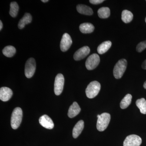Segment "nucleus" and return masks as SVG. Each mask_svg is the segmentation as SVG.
I'll list each match as a JSON object with an SVG mask.
<instances>
[{
	"label": "nucleus",
	"instance_id": "f257e3e1",
	"mask_svg": "<svg viewBox=\"0 0 146 146\" xmlns=\"http://www.w3.org/2000/svg\"><path fill=\"white\" fill-rule=\"evenodd\" d=\"M97 128L100 131H103L107 128L110 122L111 116L110 114L106 112L102 113L101 115H97Z\"/></svg>",
	"mask_w": 146,
	"mask_h": 146
},
{
	"label": "nucleus",
	"instance_id": "f03ea898",
	"mask_svg": "<svg viewBox=\"0 0 146 146\" xmlns=\"http://www.w3.org/2000/svg\"><path fill=\"white\" fill-rule=\"evenodd\" d=\"M23 116V111L21 108L17 107L13 110L11 119V125L13 129H17L20 126Z\"/></svg>",
	"mask_w": 146,
	"mask_h": 146
},
{
	"label": "nucleus",
	"instance_id": "7ed1b4c3",
	"mask_svg": "<svg viewBox=\"0 0 146 146\" xmlns=\"http://www.w3.org/2000/svg\"><path fill=\"white\" fill-rule=\"evenodd\" d=\"M127 62L126 60L121 59L116 63L113 70V75L116 79L121 78L126 70Z\"/></svg>",
	"mask_w": 146,
	"mask_h": 146
},
{
	"label": "nucleus",
	"instance_id": "20e7f679",
	"mask_svg": "<svg viewBox=\"0 0 146 146\" xmlns=\"http://www.w3.org/2000/svg\"><path fill=\"white\" fill-rule=\"evenodd\" d=\"M100 89L101 84L98 82H91L87 86L85 91L86 96L90 99L95 98L98 94Z\"/></svg>",
	"mask_w": 146,
	"mask_h": 146
},
{
	"label": "nucleus",
	"instance_id": "39448f33",
	"mask_svg": "<svg viewBox=\"0 0 146 146\" xmlns=\"http://www.w3.org/2000/svg\"><path fill=\"white\" fill-rule=\"evenodd\" d=\"M36 70V62L34 58H31L27 60L25 66V75L27 78L32 77Z\"/></svg>",
	"mask_w": 146,
	"mask_h": 146
},
{
	"label": "nucleus",
	"instance_id": "423d86ee",
	"mask_svg": "<svg viewBox=\"0 0 146 146\" xmlns=\"http://www.w3.org/2000/svg\"><path fill=\"white\" fill-rule=\"evenodd\" d=\"M100 62L99 56L97 54L91 55L86 59L85 65L89 70H94L98 67Z\"/></svg>",
	"mask_w": 146,
	"mask_h": 146
},
{
	"label": "nucleus",
	"instance_id": "0eeeda50",
	"mask_svg": "<svg viewBox=\"0 0 146 146\" xmlns=\"http://www.w3.org/2000/svg\"><path fill=\"white\" fill-rule=\"evenodd\" d=\"M64 77L61 74H58L55 79L54 91L56 96H59L63 91L64 84Z\"/></svg>",
	"mask_w": 146,
	"mask_h": 146
},
{
	"label": "nucleus",
	"instance_id": "6e6552de",
	"mask_svg": "<svg viewBox=\"0 0 146 146\" xmlns=\"http://www.w3.org/2000/svg\"><path fill=\"white\" fill-rule=\"evenodd\" d=\"M142 142V139L140 136L132 134L126 138L124 141L123 146H140Z\"/></svg>",
	"mask_w": 146,
	"mask_h": 146
},
{
	"label": "nucleus",
	"instance_id": "1a4fd4ad",
	"mask_svg": "<svg viewBox=\"0 0 146 146\" xmlns=\"http://www.w3.org/2000/svg\"><path fill=\"white\" fill-rule=\"evenodd\" d=\"M72 44V40L70 36L68 33L63 35L60 43V48L63 52H66L71 47Z\"/></svg>",
	"mask_w": 146,
	"mask_h": 146
},
{
	"label": "nucleus",
	"instance_id": "9d476101",
	"mask_svg": "<svg viewBox=\"0 0 146 146\" xmlns=\"http://www.w3.org/2000/svg\"><path fill=\"white\" fill-rule=\"evenodd\" d=\"M90 52V49L87 46L82 47L76 52L74 58L76 60H80L86 57Z\"/></svg>",
	"mask_w": 146,
	"mask_h": 146
},
{
	"label": "nucleus",
	"instance_id": "9b49d317",
	"mask_svg": "<svg viewBox=\"0 0 146 146\" xmlns=\"http://www.w3.org/2000/svg\"><path fill=\"white\" fill-rule=\"evenodd\" d=\"M39 121L40 124L47 129H52L54 127L52 120L47 115H44L40 117Z\"/></svg>",
	"mask_w": 146,
	"mask_h": 146
},
{
	"label": "nucleus",
	"instance_id": "f8f14e48",
	"mask_svg": "<svg viewBox=\"0 0 146 146\" xmlns=\"http://www.w3.org/2000/svg\"><path fill=\"white\" fill-rule=\"evenodd\" d=\"M13 95L12 90L7 87H2L0 89V99L3 102H7L11 98Z\"/></svg>",
	"mask_w": 146,
	"mask_h": 146
},
{
	"label": "nucleus",
	"instance_id": "ddd939ff",
	"mask_svg": "<svg viewBox=\"0 0 146 146\" xmlns=\"http://www.w3.org/2000/svg\"><path fill=\"white\" fill-rule=\"evenodd\" d=\"M80 111L81 109L78 104L76 102H74L69 108L68 112V117L70 118L74 117L79 114Z\"/></svg>",
	"mask_w": 146,
	"mask_h": 146
},
{
	"label": "nucleus",
	"instance_id": "4468645a",
	"mask_svg": "<svg viewBox=\"0 0 146 146\" xmlns=\"http://www.w3.org/2000/svg\"><path fill=\"white\" fill-rule=\"evenodd\" d=\"M84 127V122L83 120H80L76 124L73 129V137L76 138L81 133Z\"/></svg>",
	"mask_w": 146,
	"mask_h": 146
},
{
	"label": "nucleus",
	"instance_id": "2eb2a0df",
	"mask_svg": "<svg viewBox=\"0 0 146 146\" xmlns=\"http://www.w3.org/2000/svg\"><path fill=\"white\" fill-rule=\"evenodd\" d=\"M32 20L31 15L29 13H25L23 17L20 20L18 24V27L19 29H23L26 25L30 23Z\"/></svg>",
	"mask_w": 146,
	"mask_h": 146
},
{
	"label": "nucleus",
	"instance_id": "dca6fc26",
	"mask_svg": "<svg viewBox=\"0 0 146 146\" xmlns=\"http://www.w3.org/2000/svg\"><path fill=\"white\" fill-rule=\"evenodd\" d=\"M76 9L79 13L84 15L91 16L94 13L91 7L84 5H78L77 6Z\"/></svg>",
	"mask_w": 146,
	"mask_h": 146
},
{
	"label": "nucleus",
	"instance_id": "f3484780",
	"mask_svg": "<svg viewBox=\"0 0 146 146\" xmlns=\"http://www.w3.org/2000/svg\"><path fill=\"white\" fill-rule=\"evenodd\" d=\"M79 29L82 33L87 34L93 32L95 29V27L90 23H84L80 25Z\"/></svg>",
	"mask_w": 146,
	"mask_h": 146
},
{
	"label": "nucleus",
	"instance_id": "a211bd4d",
	"mask_svg": "<svg viewBox=\"0 0 146 146\" xmlns=\"http://www.w3.org/2000/svg\"><path fill=\"white\" fill-rule=\"evenodd\" d=\"M112 46V42L110 41H106L103 42L98 47L97 50L100 54H104L107 52Z\"/></svg>",
	"mask_w": 146,
	"mask_h": 146
},
{
	"label": "nucleus",
	"instance_id": "6ab92c4d",
	"mask_svg": "<svg viewBox=\"0 0 146 146\" xmlns=\"http://www.w3.org/2000/svg\"><path fill=\"white\" fill-rule=\"evenodd\" d=\"M132 98V96L131 94H127L120 103L121 108L122 109L127 108L131 103Z\"/></svg>",
	"mask_w": 146,
	"mask_h": 146
},
{
	"label": "nucleus",
	"instance_id": "aec40b11",
	"mask_svg": "<svg viewBox=\"0 0 146 146\" xmlns=\"http://www.w3.org/2000/svg\"><path fill=\"white\" fill-rule=\"evenodd\" d=\"M133 14L131 11L127 10L123 11L121 14V19L125 23H130L133 20Z\"/></svg>",
	"mask_w": 146,
	"mask_h": 146
},
{
	"label": "nucleus",
	"instance_id": "412c9836",
	"mask_svg": "<svg viewBox=\"0 0 146 146\" xmlns=\"http://www.w3.org/2000/svg\"><path fill=\"white\" fill-rule=\"evenodd\" d=\"M2 52L3 54L6 57H11L16 54V49L13 46H8L5 47Z\"/></svg>",
	"mask_w": 146,
	"mask_h": 146
},
{
	"label": "nucleus",
	"instance_id": "4be33fe9",
	"mask_svg": "<svg viewBox=\"0 0 146 146\" xmlns=\"http://www.w3.org/2000/svg\"><path fill=\"white\" fill-rule=\"evenodd\" d=\"M98 13L100 18L103 19L108 18L110 16V9L107 7H101L98 10Z\"/></svg>",
	"mask_w": 146,
	"mask_h": 146
},
{
	"label": "nucleus",
	"instance_id": "5701e85b",
	"mask_svg": "<svg viewBox=\"0 0 146 146\" xmlns=\"http://www.w3.org/2000/svg\"><path fill=\"white\" fill-rule=\"evenodd\" d=\"M136 105L140 109V112L143 114H146V100L143 98L136 101Z\"/></svg>",
	"mask_w": 146,
	"mask_h": 146
},
{
	"label": "nucleus",
	"instance_id": "b1692460",
	"mask_svg": "<svg viewBox=\"0 0 146 146\" xmlns=\"http://www.w3.org/2000/svg\"><path fill=\"white\" fill-rule=\"evenodd\" d=\"M9 14L11 17L15 18L18 15L19 11V6L16 2H12L10 3Z\"/></svg>",
	"mask_w": 146,
	"mask_h": 146
},
{
	"label": "nucleus",
	"instance_id": "393cba45",
	"mask_svg": "<svg viewBox=\"0 0 146 146\" xmlns=\"http://www.w3.org/2000/svg\"><path fill=\"white\" fill-rule=\"evenodd\" d=\"M146 48V41H144L140 42V43L137 45L136 46V50L137 52H142Z\"/></svg>",
	"mask_w": 146,
	"mask_h": 146
},
{
	"label": "nucleus",
	"instance_id": "a878e982",
	"mask_svg": "<svg viewBox=\"0 0 146 146\" xmlns=\"http://www.w3.org/2000/svg\"><path fill=\"white\" fill-rule=\"evenodd\" d=\"M104 1V0H90L89 1V2L91 3L94 5L99 4Z\"/></svg>",
	"mask_w": 146,
	"mask_h": 146
},
{
	"label": "nucleus",
	"instance_id": "bb28decb",
	"mask_svg": "<svg viewBox=\"0 0 146 146\" xmlns=\"http://www.w3.org/2000/svg\"><path fill=\"white\" fill-rule=\"evenodd\" d=\"M142 68L145 70H146V59L143 62L142 65Z\"/></svg>",
	"mask_w": 146,
	"mask_h": 146
},
{
	"label": "nucleus",
	"instance_id": "cd10ccee",
	"mask_svg": "<svg viewBox=\"0 0 146 146\" xmlns=\"http://www.w3.org/2000/svg\"><path fill=\"white\" fill-rule=\"evenodd\" d=\"M3 28V23L1 21H0V30H1Z\"/></svg>",
	"mask_w": 146,
	"mask_h": 146
},
{
	"label": "nucleus",
	"instance_id": "c85d7f7f",
	"mask_svg": "<svg viewBox=\"0 0 146 146\" xmlns=\"http://www.w3.org/2000/svg\"><path fill=\"white\" fill-rule=\"evenodd\" d=\"M41 1L44 3H46L48 2V1H49L48 0H42Z\"/></svg>",
	"mask_w": 146,
	"mask_h": 146
},
{
	"label": "nucleus",
	"instance_id": "c756f323",
	"mask_svg": "<svg viewBox=\"0 0 146 146\" xmlns=\"http://www.w3.org/2000/svg\"><path fill=\"white\" fill-rule=\"evenodd\" d=\"M143 86L144 88L146 89V81L145 82V83L144 84Z\"/></svg>",
	"mask_w": 146,
	"mask_h": 146
},
{
	"label": "nucleus",
	"instance_id": "7c9ffc66",
	"mask_svg": "<svg viewBox=\"0 0 146 146\" xmlns=\"http://www.w3.org/2000/svg\"><path fill=\"white\" fill-rule=\"evenodd\" d=\"M145 22H146V18H145Z\"/></svg>",
	"mask_w": 146,
	"mask_h": 146
}]
</instances>
